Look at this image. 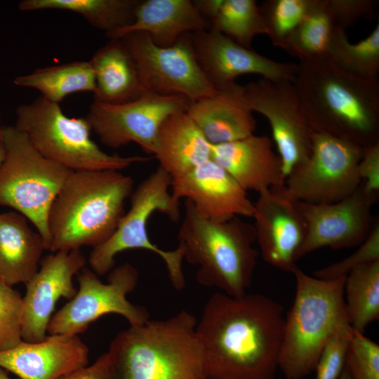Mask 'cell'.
I'll return each mask as SVG.
<instances>
[{
  "mask_svg": "<svg viewBox=\"0 0 379 379\" xmlns=\"http://www.w3.org/2000/svg\"><path fill=\"white\" fill-rule=\"evenodd\" d=\"M335 26L326 9V0L304 18L284 43L281 49L300 62L328 58L331 36Z\"/></svg>",
  "mask_w": 379,
  "mask_h": 379,
  "instance_id": "obj_31",
  "label": "cell"
},
{
  "mask_svg": "<svg viewBox=\"0 0 379 379\" xmlns=\"http://www.w3.org/2000/svg\"><path fill=\"white\" fill-rule=\"evenodd\" d=\"M27 220L17 211L0 213V279L11 286L26 284L34 275L46 250Z\"/></svg>",
  "mask_w": 379,
  "mask_h": 379,
  "instance_id": "obj_25",
  "label": "cell"
},
{
  "mask_svg": "<svg viewBox=\"0 0 379 379\" xmlns=\"http://www.w3.org/2000/svg\"><path fill=\"white\" fill-rule=\"evenodd\" d=\"M211 159L246 192L258 193L283 187L282 164L266 135H251L232 142L211 145Z\"/></svg>",
  "mask_w": 379,
  "mask_h": 379,
  "instance_id": "obj_21",
  "label": "cell"
},
{
  "mask_svg": "<svg viewBox=\"0 0 379 379\" xmlns=\"http://www.w3.org/2000/svg\"><path fill=\"white\" fill-rule=\"evenodd\" d=\"M0 379H11L6 370L0 367Z\"/></svg>",
  "mask_w": 379,
  "mask_h": 379,
  "instance_id": "obj_43",
  "label": "cell"
},
{
  "mask_svg": "<svg viewBox=\"0 0 379 379\" xmlns=\"http://www.w3.org/2000/svg\"><path fill=\"white\" fill-rule=\"evenodd\" d=\"M2 131L6 157L0 166V205L30 221L48 251L49 211L72 171L42 156L15 126H3Z\"/></svg>",
  "mask_w": 379,
  "mask_h": 379,
  "instance_id": "obj_9",
  "label": "cell"
},
{
  "mask_svg": "<svg viewBox=\"0 0 379 379\" xmlns=\"http://www.w3.org/2000/svg\"><path fill=\"white\" fill-rule=\"evenodd\" d=\"M6 157V149L2 141L0 142V166L4 161Z\"/></svg>",
  "mask_w": 379,
  "mask_h": 379,
  "instance_id": "obj_41",
  "label": "cell"
},
{
  "mask_svg": "<svg viewBox=\"0 0 379 379\" xmlns=\"http://www.w3.org/2000/svg\"><path fill=\"white\" fill-rule=\"evenodd\" d=\"M90 62L95 77L94 102L123 104L146 93L136 65L121 39H109Z\"/></svg>",
  "mask_w": 379,
  "mask_h": 379,
  "instance_id": "obj_26",
  "label": "cell"
},
{
  "mask_svg": "<svg viewBox=\"0 0 379 379\" xmlns=\"http://www.w3.org/2000/svg\"><path fill=\"white\" fill-rule=\"evenodd\" d=\"M379 260V223L374 222L367 238L349 256L314 273V277L322 279H333L346 276L353 269Z\"/></svg>",
  "mask_w": 379,
  "mask_h": 379,
  "instance_id": "obj_36",
  "label": "cell"
},
{
  "mask_svg": "<svg viewBox=\"0 0 379 379\" xmlns=\"http://www.w3.org/2000/svg\"><path fill=\"white\" fill-rule=\"evenodd\" d=\"M293 305L284 319L279 368L287 379H302L314 369L328 340L350 325L345 302L346 276L322 279L298 267Z\"/></svg>",
  "mask_w": 379,
  "mask_h": 379,
  "instance_id": "obj_6",
  "label": "cell"
},
{
  "mask_svg": "<svg viewBox=\"0 0 379 379\" xmlns=\"http://www.w3.org/2000/svg\"><path fill=\"white\" fill-rule=\"evenodd\" d=\"M364 148L313 131L310 157L287 176L284 190L295 200L308 204H328L347 197L361 183L357 167Z\"/></svg>",
  "mask_w": 379,
  "mask_h": 379,
  "instance_id": "obj_11",
  "label": "cell"
},
{
  "mask_svg": "<svg viewBox=\"0 0 379 379\" xmlns=\"http://www.w3.org/2000/svg\"><path fill=\"white\" fill-rule=\"evenodd\" d=\"M352 379H379V345L352 328L345 358Z\"/></svg>",
  "mask_w": 379,
  "mask_h": 379,
  "instance_id": "obj_35",
  "label": "cell"
},
{
  "mask_svg": "<svg viewBox=\"0 0 379 379\" xmlns=\"http://www.w3.org/2000/svg\"><path fill=\"white\" fill-rule=\"evenodd\" d=\"M197 322L182 310L119 332L108 350L119 379H208Z\"/></svg>",
  "mask_w": 379,
  "mask_h": 379,
  "instance_id": "obj_4",
  "label": "cell"
},
{
  "mask_svg": "<svg viewBox=\"0 0 379 379\" xmlns=\"http://www.w3.org/2000/svg\"><path fill=\"white\" fill-rule=\"evenodd\" d=\"M378 1L326 0V9L334 25L345 29L361 18H372Z\"/></svg>",
  "mask_w": 379,
  "mask_h": 379,
  "instance_id": "obj_38",
  "label": "cell"
},
{
  "mask_svg": "<svg viewBox=\"0 0 379 379\" xmlns=\"http://www.w3.org/2000/svg\"><path fill=\"white\" fill-rule=\"evenodd\" d=\"M2 128H3V126H1V124H0V142L2 141V137H3Z\"/></svg>",
  "mask_w": 379,
  "mask_h": 379,
  "instance_id": "obj_44",
  "label": "cell"
},
{
  "mask_svg": "<svg viewBox=\"0 0 379 379\" xmlns=\"http://www.w3.org/2000/svg\"><path fill=\"white\" fill-rule=\"evenodd\" d=\"M133 180L120 171H70L49 211V250L93 247L108 239L125 213Z\"/></svg>",
  "mask_w": 379,
  "mask_h": 379,
  "instance_id": "obj_3",
  "label": "cell"
},
{
  "mask_svg": "<svg viewBox=\"0 0 379 379\" xmlns=\"http://www.w3.org/2000/svg\"><path fill=\"white\" fill-rule=\"evenodd\" d=\"M153 154L159 167L174 178L211 159V144L186 111L178 112L159 126Z\"/></svg>",
  "mask_w": 379,
  "mask_h": 379,
  "instance_id": "obj_24",
  "label": "cell"
},
{
  "mask_svg": "<svg viewBox=\"0 0 379 379\" xmlns=\"http://www.w3.org/2000/svg\"><path fill=\"white\" fill-rule=\"evenodd\" d=\"M195 58L208 81L219 90L243 74L294 82L297 64L270 59L209 28L190 33Z\"/></svg>",
  "mask_w": 379,
  "mask_h": 379,
  "instance_id": "obj_16",
  "label": "cell"
},
{
  "mask_svg": "<svg viewBox=\"0 0 379 379\" xmlns=\"http://www.w3.org/2000/svg\"><path fill=\"white\" fill-rule=\"evenodd\" d=\"M140 0H22L20 11L58 9L80 14L105 34L131 25Z\"/></svg>",
  "mask_w": 379,
  "mask_h": 379,
  "instance_id": "obj_27",
  "label": "cell"
},
{
  "mask_svg": "<svg viewBox=\"0 0 379 379\" xmlns=\"http://www.w3.org/2000/svg\"><path fill=\"white\" fill-rule=\"evenodd\" d=\"M86 264L80 249L59 251L41 260L34 275L25 284L22 297V338L39 342L47 337V328L58 300L72 298L77 289L73 277Z\"/></svg>",
  "mask_w": 379,
  "mask_h": 379,
  "instance_id": "obj_17",
  "label": "cell"
},
{
  "mask_svg": "<svg viewBox=\"0 0 379 379\" xmlns=\"http://www.w3.org/2000/svg\"><path fill=\"white\" fill-rule=\"evenodd\" d=\"M186 112L211 145L244 138L256 128L244 86L237 82L217 90L213 96L190 102Z\"/></svg>",
  "mask_w": 379,
  "mask_h": 379,
  "instance_id": "obj_22",
  "label": "cell"
},
{
  "mask_svg": "<svg viewBox=\"0 0 379 379\" xmlns=\"http://www.w3.org/2000/svg\"><path fill=\"white\" fill-rule=\"evenodd\" d=\"M328 58L341 69L368 80H378L379 24L371 33L357 43H351L345 29L335 27Z\"/></svg>",
  "mask_w": 379,
  "mask_h": 379,
  "instance_id": "obj_30",
  "label": "cell"
},
{
  "mask_svg": "<svg viewBox=\"0 0 379 379\" xmlns=\"http://www.w3.org/2000/svg\"><path fill=\"white\" fill-rule=\"evenodd\" d=\"M314 132L366 147L379 142V81L352 75L328 58L297 64L293 82Z\"/></svg>",
  "mask_w": 379,
  "mask_h": 379,
  "instance_id": "obj_2",
  "label": "cell"
},
{
  "mask_svg": "<svg viewBox=\"0 0 379 379\" xmlns=\"http://www.w3.org/2000/svg\"><path fill=\"white\" fill-rule=\"evenodd\" d=\"M213 28L239 45L251 48L253 39L267 34L259 6L255 0H221L209 20Z\"/></svg>",
  "mask_w": 379,
  "mask_h": 379,
  "instance_id": "obj_32",
  "label": "cell"
},
{
  "mask_svg": "<svg viewBox=\"0 0 379 379\" xmlns=\"http://www.w3.org/2000/svg\"><path fill=\"white\" fill-rule=\"evenodd\" d=\"M209 28L192 0H144L137 6L131 25L106 36L119 39L129 33L145 32L156 45L168 47L185 34Z\"/></svg>",
  "mask_w": 379,
  "mask_h": 379,
  "instance_id": "obj_23",
  "label": "cell"
},
{
  "mask_svg": "<svg viewBox=\"0 0 379 379\" xmlns=\"http://www.w3.org/2000/svg\"><path fill=\"white\" fill-rule=\"evenodd\" d=\"M60 379H119L113 357L107 351L91 365L78 368Z\"/></svg>",
  "mask_w": 379,
  "mask_h": 379,
  "instance_id": "obj_40",
  "label": "cell"
},
{
  "mask_svg": "<svg viewBox=\"0 0 379 379\" xmlns=\"http://www.w3.org/2000/svg\"><path fill=\"white\" fill-rule=\"evenodd\" d=\"M190 102L182 96L146 92L123 104L93 101L86 118L107 147L117 149L133 142L145 152L153 154L161 123L171 114L187 111Z\"/></svg>",
  "mask_w": 379,
  "mask_h": 379,
  "instance_id": "obj_14",
  "label": "cell"
},
{
  "mask_svg": "<svg viewBox=\"0 0 379 379\" xmlns=\"http://www.w3.org/2000/svg\"><path fill=\"white\" fill-rule=\"evenodd\" d=\"M284 319L264 295L213 294L196 326L207 378L275 379Z\"/></svg>",
  "mask_w": 379,
  "mask_h": 379,
  "instance_id": "obj_1",
  "label": "cell"
},
{
  "mask_svg": "<svg viewBox=\"0 0 379 379\" xmlns=\"http://www.w3.org/2000/svg\"><path fill=\"white\" fill-rule=\"evenodd\" d=\"M319 0H267L259 6L267 35L274 46L284 43L304 18L316 7Z\"/></svg>",
  "mask_w": 379,
  "mask_h": 379,
  "instance_id": "obj_33",
  "label": "cell"
},
{
  "mask_svg": "<svg viewBox=\"0 0 379 379\" xmlns=\"http://www.w3.org/2000/svg\"><path fill=\"white\" fill-rule=\"evenodd\" d=\"M15 128L25 133L33 147L46 159L72 171H121L152 159L122 157L102 150L91 138L86 118L67 117L59 104L40 96L16 109Z\"/></svg>",
  "mask_w": 379,
  "mask_h": 379,
  "instance_id": "obj_7",
  "label": "cell"
},
{
  "mask_svg": "<svg viewBox=\"0 0 379 379\" xmlns=\"http://www.w3.org/2000/svg\"><path fill=\"white\" fill-rule=\"evenodd\" d=\"M352 328L347 325L337 331L328 340L317 363L315 379H337L345 365Z\"/></svg>",
  "mask_w": 379,
  "mask_h": 379,
  "instance_id": "obj_37",
  "label": "cell"
},
{
  "mask_svg": "<svg viewBox=\"0 0 379 379\" xmlns=\"http://www.w3.org/2000/svg\"><path fill=\"white\" fill-rule=\"evenodd\" d=\"M88 356L77 335L54 334L0 352V367L20 379H60L88 365Z\"/></svg>",
  "mask_w": 379,
  "mask_h": 379,
  "instance_id": "obj_20",
  "label": "cell"
},
{
  "mask_svg": "<svg viewBox=\"0 0 379 379\" xmlns=\"http://www.w3.org/2000/svg\"><path fill=\"white\" fill-rule=\"evenodd\" d=\"M344 295L350 325L364 333L379 319V260L351 270L345 277Z\"/></svg>",
  "mask_w": 379,
  "mask_h": 379,
  "instance_id": "obj_29",
  "label": "cell"
},
{
  "mask_svg": "<svg viewBox=\"0 0 379 379\" xmlns=\"http://www.w3.org/2000/svg\"><path fill=\"white\" fill-rule=\"evenodd\" d=\"M340 379H352V377L350 375V373L347 369V368L344 366V368L340 375Z\"/></svg>",
  "mask_w": 379,
  "mask_h": 379,
  "instance_id": "obj_42",
  "label": "cell"
},
{
  "mask_svg": "<svg viewBox=\"0 0 379 379\" xmlns=\"http://www.w3.org/2000/svg\"><path fill=\"white\" fill-rule=\"evenodd\" d=\"M22 313L20 293L0 279V352L22 341Z\"/></svg>",
  "mask_w": 379,
  "mask_h": 379,
  "instance_id": "obj_34",
  "label": "cell"
},
{
  "mask_svg": "<svg viewBox=\"0 0 379 379\" xmlns=\"http://www.w3.org/2000/svg\"><path fill=\"white\" fill-rule=\"evenodd\" d=\"M249 109L265 117L282 164L285 178L306 161L312 146V130L293 82L264 78L244 86Z\"/></svg>",
  "mask_w": 379,
  "mask_h": 379,
  "instance_id": "obj_13",
  "label": "cell"
},
{
  "mask_svg": "<svg viewBox=\"0 0 379 379\" xmlns=\"http://www.w3.org/2000/svg\"><path fill=\"white\" fill-rule=\"evenodd\" d=\"M18 86L37 89L41 97L59 104L67 95L80 91L94 92L95 77L89 61H74L35 69L18 77L13 81Z\"/></svg>",
  "mask_w": 379,
  "mask_h": 379,
  "instance_id": "obj_28",
  "label": "cell"
},
{
  "mask_svg": "<svg viewBox=\"0 0 379 379\" xmlns=\"http://www.w3.org/2000/svg\"><path fill=\"white\" fill-rule=\"evenodd\" d=\"M171 177L161 167L144 179L130 196L131 205L121 218L112 236L93 248L88 264L98 275L109 272L116 255L129 249H144L157 254L164 261L173 286L182 290L185 286L182 270L183 252L178 246L166 251L153 244L148 237L147 222L155 212H160L172 221L180 218V203L171 192Z\"/></svg>",
  "mask_w": 379,
  "mask_h": 379,
  "instance_id": "obj_8",
  "label": "cell"
},
{
  "mask_svg": "<svg viewBox=\"0 0 379 379\" xmlns=\"http://www.w3.org/2000/svg\"><path fill=\"white\" fill-rule=\"evenodd\" d=\"M119 39L131 55L146 92L182 96L190 102L216 93L195 58L190 33L168 47L156 45L145 32L129 33Z\"/></svg>",
  "mask_w": 379,
  "mask_h": 379,
  "instance_id": "obj_12",
  "label": "cell"
},
{
  "mask_svg": "<svg viewBox=\"0 0 379 379\" xmlns=\"http://www.w3.org/2000/svg\"><path fill=\"white\" fill-rule=\"evenodd\" d=\"M357 171L366 191L378 196L379 192V142L364 148Z\"/></svg>",
  "mask_w": 379,
  "mask_h": 379,
  "instance_id": "obj_39",
  "label": "cell"
},
{
  "mask_svg": "<svg viewBox=\"0 0 379 379\" xmlns=\"http://www.w3.org/2000/svg\"><path fill=\"white\" fill-rule=\"evenodd\" d=\"M376 198L377 195L366 192L361 183L352 194L336 202L298 201L306 234L297 260L324 247L341 249L359 246L374 224L371 211Z\"/></svg>",
  "mask_w": 379,
  "mask_h": 379,
  "instance_id": "obj_15",
  "label": "cell"
},
{
  "mask_svg": "<svg viewBox=\"0 0 379 379\" xmlns=\"http://www.w3.org/2000/svg\"><path fill=\"white\" fill-rule=\"evenodd\" d=\"M171 192L175 200L190 201L201 216L213 222L253 214L254 203L247 192L212 159L171 178Z\"/></svg>",
  "mask_w": 379,
  "mask_h": 379,
  "instance_id": "obj_19",
  "label": "cell"
},
{
  "mask_svg": "<svg viewBox=\"0 0 379 379\" xmlns=\"http://www.w3.org/2000/svg\"><path fill=\"white\" fill-rule=\"evenodd\" d=\"M258 194L252 218L262 259L277 269L293 272L306 234L298 201L284 187Z\"/></svg>",
  "mask_w": 379,
  "mask_h": 379,
  "instance_id": "obj_18",
  "label": "cell"
},
{
  "mask_svg": "<svg viewBox=\"0 0 379 379\" xmlns=\"http://www.w3.org/2000/svg\"><path fill=\"white\" fill-rule=\"evenodd\" d=\"M138 277V270L128 262L114 267L106 284L93 271L84 267L79 272V289L75 295L52 316L47 333L78 335L108 314L124 317L130 326L146 322L149 319L147 310L127 300V295L136 287Z\"/></svg>",
  "mask_w": 379,
  "mask_h": 379,
  "instance_id": "obj_10",
  "label": "cell"
},
{
  "mask_svg": "<svg viewBox=\"0 0 379 379\" xmlns=\"http://www.w3.org/2000/svg\"><path fill=\"white\" fill-rule=\"evenodd\" d=\"M178 240L184 259L197 266L200 284L233 297L247 293L258 257L253 224L239 217L225 222L209 220L186 200Z\"/></svg>",
  "mask_w": 379,
  "mask_h": 379,
  "instance_id": "obj_5",
  "label": "cell"
}]
</instances>
